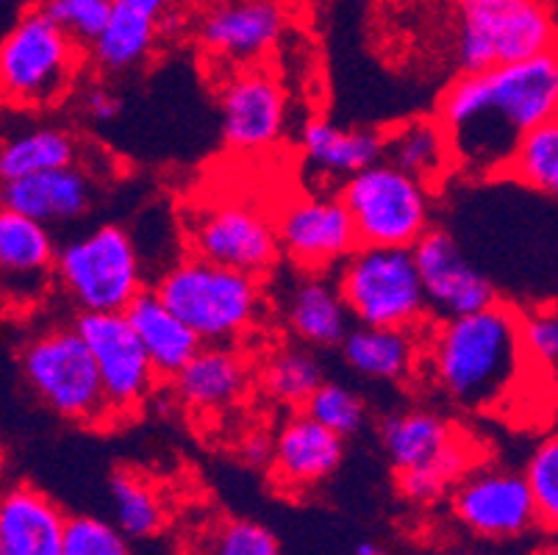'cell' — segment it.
<instances>
[{
	"mask_svg": "<svg viewBox=\"0 0 558 555\" xmlns=\"http://www.w3.org/2000/svg\"><path fill=\"white\" fill-rule=\"evenodd\" d=\"M556 50L500 68L464 73L445 89L436 122L450 161L466 178H500L517 140L539 122L556 120Z\"/></svg>",
	"mask_w": 558,
	"mask_h": 555,
	"instance_id": "1",
	"label": "cell"
},
{
	"mask_svg": "<svg viewBox=\"0 0 558 555\" xmlns=\"http://www.w3.org/2000/svg\"><path fill=\"white\" fill-rule=\"evenodd\" d=\"M420 359L436 389L459 409H500L531 373L520 345V309L495 300L473 314L442 319Z\"/></svg>",
	"mask_w": 558,
	"mask_h": 555,
	"instance_id": "2",
	"label": "cell"
},
{
	"mask_svg": "<svg viewBox=\"0 0 558 555\" xmlns=\"http://www.w3.org/2000/svg\"><path fill=\"white\" fill-rule=\"evenodd\" d=\"M201 345H233L262 319V283L240 269L186 256L165 269L154 289Z\"/></svg>",
	"mask_w": 558,
	"mask_h": 555,
	"instance_id": "3",
	"label": "cell"
},
{
	"mask_svg": "<svg viewBox=\"0 0 558 555\" xmlns=\"http://www.w3.org/2000/svg\"><path fill=\"white\" fill-rule=\"evenodd\" d=\"M337 289L350 319L375 328L417 330L428 319V300L411 248H369L339 262Z\"/></svg>",
	"mask_w": 558,
	"mask_h": 555,
	"instance_id": "4",
	"label": "cell"
},
{
	"mask_svg": "<svg viewBox=\"0 0 558 555\" xmlns=\"http://www.w3.org/2000/svg\"><path fill=\"white\" fill-rule=\"evenodd\" d=\"M339 201L348 208L359 244L369 248H414L434 220L430 186L389 161H375L344 178Z\"/></svg>",
	"mask_w": 558,
	"mask_h": 555,
	"instance_id": "5",
	"label": "cell"
},
{
	"mask_svg": "<svg viewBox=\"0 0 558 555\" xmlns=\"http://www.w3.org/2000/svg\"><path fill=\"white\" fill-rule=\"evenodd\" d=\"M20 370L34 395L62 420L93 427L114 422L98 366L75 325L48 328L28 339L20 353Z\"/></svg>",
	"mask_w": 558,
	"mask_h": 555,
	"instance_id": "6",
	"label": "cell"
},
{
	"mask_svg": "<svg viewBox=\"0 0 558 555\" xmlns=\"http://www.w3.org/2000/svg\"><path fill=\"white\" fill-rule=\"evenodd\" d=\"M56 278L84 312H125L145 289L142 256L120 226H98L56 248Z\"/></svg>",
	"mask_w": 558,
	"mask_h": 555,
	"instance_id": "7",
	"label": "cell"
},
{
	"mask_svg": "<svg viewBox=\"0 0 558 555\" xmlns=\"http://www.w3.org/2000/svg\"><path fill=\"white\" fill-rule=\"evenodd\" d=\"M464 73L556 50V17L545 0H456Z\"/></svg>",
	"mask_w": 558,
	"mask_h": 555,
	"instance_id": "8",
	"label": "cell"
},
{
	"mask_svg": "<svg viewBox=\"0 0 558 555\" xmlns=\"http://www.w3.org/2000/svg\"><path fill=\"white\" fill-rule=\"evenodd\" d=\"M78 70V43L37 9L0 43V98L20 106H48L68 95Z\"/></svg>",
	"mask_w": 558,
	"mask_h": 555,
	"instance_id": "9",
	"label": "cell"
},
{
	"mask_svg": "<svg viewBox=\"0 0 558 555\" xmlns=\"http://www.w3.org/2000/svg\"><path fill=\"white\" fill-rule=\"evenodd\" d=\"M186 237L195 256L253 278L272 273L281 258L272 217L247 197L228 195L197 206L186 217Z\"/></svg>",
	"mask_w": 558,
	"mask_h": 555,
	"instance_id": "10",
	"label": "cell"
},
{
	"mask_svg": "<svg viewBox=\"0 0 558 555\" xmlns=\"http://www.w3.org/2000/svg\"><path fill=\"white\" fill-rule=\"evenodd\" d=\"M75 330L98 366L111 420L145 409L148 397L159 384V373L150 364L148 353L142 348L140 336L134 334L125 314L84 312L75 319Z\"/></svg>",
	"mask_w": 558,
	"mask_h": 555,
	"instance_id": "11",
	"label": "cell"
},
{
	"mask_svg": "<svg viewBox=\"0 0 558 555\" xmlns=\"http://www.w3.org/2000/svg\"><path fill=\"white\" fill-rule=\"evenodd\" d=\"M278 248L303 273H326L359 248L339 195L308 192L289 197L272 217Z\"/></svg>",
	"mask_w": 558,
	"mask_h": 555,
	"instance_id": "12",
	"label": "cell"
},
{
	"mask_svg": "<svg viewBox=\"0 0 558 555\" xmlns=\"http://www.w3.org/2000/svg\"><path fill=\"white\" fill-rule=\"evenodd\" d=\"M222 140L233 153L258 156L281 142L287 129V92L267 68L245 64L220 89Z\"/></svg>",
	"mask_w": 558,
	"mask_h": 555,
	"instance_id": "13",
	"label": "cell"
},
{
	"mask_svg": "<svg viewBox=\"0 0 558 555\" xmlns=\"http://www.w3.org/2000/svg\"><path fill=\"white\" fill-rule=\"evenodd\" d=\"M453 514L484 539H517L539 526L522 472L506 467H470L456 481Z\"/></svg>",
	"mask_w": 558,
	"mask_h": 555,
	"instance_id": "14",
	"label": "cell"
},
{
	"mask_svg": "<svg viewBox=\"0 0 558 555\" xmlns=\"http://www.w3.org/2000/svg\"><path fill=\"white\" fill-rule=\"evenodd\" d=\"M411 256L417 264L428 312L436 317H461L486 309L497 300V289L489 275L470 262L453 233L428 228L414 242Z\"/></svg>",
	"mask_w": 558,
	"mask_h": 555,
	"instance_id": "15",
	"label": "cell"
},
{
	"mask_svg": "<svg viewBox=\"0 0 558 555\" xmlns=\"http://www.w3.org/2000/svg\"><path fill=\"white\" fill-rule=\"evenodd\" d=\"M380 442L398 472L442 470L459 481L473 467V447L442 414L425 409L398 411L380 425Z\"/></svg>",
	"mask_w": 558,
	"mask_h": 555,
	"instance_id": "16",
	"label": "cell"
},
{
	"mask_svg": "<svg viewBox=\"0 0 558 555\" xmlns=\"http://www.w3.org/2000/svg\"><path fill=\"white\" fill-rule=\"evenodd\" d=\"M287 9L276 0H226L201 25V45L211 59L256 64L287 31Z\"/></svg>",
	"mask_w": 558,
	"mask_h": 555,
	"instance_id": "17",
	"label": "cell"
},
{
	"mask_svg": "<svg viewBox=\"0 0 558 555\" xmlns=\"http://www.w3.org/2000/svg\"><path fill=\"white\" fill-rule=\"evenodd\" d=\"M344 456V439L312 417L292 414L272 439L270 470L278 488L287 495H303L326 483L339 470Z\"/></svg>",
	"mask_w": 558,
	"mask_h": 555,
	"instance_id": "18",
	"label": "cell"
},
{
	"mask_svg": "<svg viewBox=\"0 0 558 555\" xmlns=\"http://www.w3.org/2000/svg\"><path fill=\"white\" fill-rule=\"evenodd\" d=\"M93 201V176L75 161L14 181H0V206L25 214L48 228L84 220Z\"/></svg>",
	"mask_w": 558,
	"mask_h": 555,
	"instance_id": "19",
	"label": "cell"
},
{
	"mask_svg": "<svg viewBox=\"0 0 558 555\" xmlns=\"http://www.w3.org/2000/svg\"><path fill=\"white\" fill-rule=\"evenodd\" d=\"M251 361L231 345H201L172 375V395L195 414H220L233 409L251 389Z\"/></svg>",
	"mask_w": 558,
	"mask_h": 555,
	"instance_id": "20",
	"label": "cell"
},
{
	"mask_svg": "<svg viewBox=\"0 0 558 555\" xmlns=\"http://www.w3.org/2000/svg\"><path fill=\"white\" fill-rule=\"evenodd\" d=\"M172 0H111L104 31L89 48L104 73H129L154 50L159 23Z\"/></svg>",
	"mask_w": 558,
	"mask_h": 555,
	"instance_id": "21",
	"label": "cell"
},
{
	"mask_svg": "<svg viewBox=\"0 0 558 555\" xmlns=\"http://www.w3.org/2000/svg\"><path fill=\"white\" fill-rule=\"evenodd\" d=\"M64 519L62 508L28 483L0 492V555H62Z\"/></svg>",
	"mask_w": 558,
	"mask_h": 555,
	"instance_id": "22",
	"label": "cell"
},
{
	"mask_svg": "<svg viewBox=\"0 0 558 555\" xmlns=\"http://www.w3.org/2000/svg\"><path fill=\"white\" fill-rule=\"evenodd\" d=\"M123 314L131 323V328H134V334L140 336L142 348L148 353L159 378H172L195 355V350L201 348V339L186 328L184 319L172 312L170 305L156 292L142 289L125 305Z\"/></svg>",
	"mask_w": 558,
	"mask_h": 555,
	"instance_id": "23",
	"label": "cell"
},
{
	"mask_svg": "<svg viewBox=\"0 0 558 555\" xmlns=\"http://www.w3.org/2000/svg\"><path fill=\"white\" fill-rule=\"evenodd\" d=\"M342 355L353 373L369 381L400 384L417 373L420 336L409 328H375L359 325L342 336Z\"/></svg>",
	"mask_w": 558,
	"mask_h": 555,
	"instance_id": "24",
	"label": "cell"
},
{
	"mask_svg": "<svg viewBox=\"0 0 558 555\" xmlns=\"http://www.w3.org/2000/svg\"><path fill=\"white\" fill-rule=\"evenodd\" d=\"M289 330L306 345L333 348L350 330V314L339 298L337 283L323 273H306L283 300Z\"/></svg>",
	"mask_w": 558,
	"mask_h": 555,
	"instance_id": "25",
	"label": "cell"
},
{
	"mask_svg": "<svg viewBox=\"0 0 558 555\" xmlns=\"http://www.w3.org/2000/svg\"><path fill=\"white\" fill-rule=\"evenodd\" d=\"M301 147L314 170L348 178L380 161L384 134L373 129H337L328 120H312L303 129Z\"/></svg>",
	"mask_w": 558,
	"mask_h": 555,
	"instance_id": "26",
	"label": "cell"
},
{
	"mask_svg": "<svg viewBox=\"0 0 558 555\" xmlns=\"http://www.w3.org/2000/svg\"><path fill=\"white\" fill-rule=\"evenodd\" d=\"M384 156L389 165L423 181L430 190L453 172L448 140L436 117H414L398 125L392 134L384 136Z\"/></svg>",
	"mask_w": 558,
	"mask_h": 555,
	"instance_id": "27",
	"label": "cell"
},
{
	"mask_svg": "<svg viewBox=\"0 0 558 555\" xmlns=\"http://www.w3.org/2000/svg\"><path fill=\"white\" fill-rule=\"evenodd\" d=\"M56 242L43 222L0 206V275H43L53 267Z\"/></svg>",
	"mask_w": 558,
	"mask_h": 555,
	"instance_id": "28",
	"label": "cell"
},
{
	"mask_svg": "<svg viewBox=\"0 0 558 555\" xmlns=\"http://www.w3.org/2000/svg\"><path fill=\"white\" fill-rule=\"evenodd\" d=\"M78 142L62 129H34L0 145V181L34 176L53 167L73 165Z\"/></svg>",
	"mask_w": 558,
	"mask_h": 555,
	"instance_id": "29",
	"label": "cell"
},
{
	"mask_svg": "<svg viewBox=\"0 0 558 555\" xmlns=\"http://www.w3.org/2000/svg\"><path fill=\"white\" fill-rule=\"evenodd\" d=\"M500 178L522 183L539 195L558 192V120H547L527 129L517 140Z\"/></svg>",
	"mask_w": 558,
	"mask_h": 555,
	"instance_id": "30",
	"label": "cell"
},
{
	"mask_svg": "<svg viewBox=\"0 0 558 555\" xmlns=\"http://www.w3.org/2000/svg\"><path fill=\"white\" fill-rule=\"evenodd\" d=\"M117 528L131 539H148L167 526L165 500L148 478L120 470L109 481Z\"/></svg>",
	"mask_w": 558,
	"mask_h": 555,
	"instance_id": "31",
	"label": "cell"
},
{
	"mask_svg": "<svg viewBox=\"0 0 558 555\" xmlns=\"http://www.w3.org/2000/svg\"><path fill=\"white\" fill-rule=\"evenodd\" d=\"M319 384H323V366L303 348L276 350L262 370L264 391L289 409H303Z\"/></svg>",
	"mask_w": 558,
	"mask_h": 555,
	"instance_id": "32",
	"label": "cell"
},
{
	"mask_svg": "<svg viewBox=\"0 0 558 555\" xmlns=\"http://www.w3.org/2000/svg\"><path fill=\"white\" fill-rule=\"evenodd\" d=\"M303 411L342 439L359 434L367 420V406L356 391L344 384H326V381L314 389Z\"/></svg>",
	"mask_w": 558,
	"mask_h": 555,
	"instance_id": "33",
	"label": "cell"
},
{
	"mask_svg": "<svg viewBox=\"0 0 558 555\" xmlns=\"http://www.w3.org/2000/svg\"><path fill=\"white\" fill-rule=\"evenodd\" d=\"M525 486L534 500L536 519L539 526L556 528L558 522V439L556 436H545L539 445L534 447L531 458H527Z\"/></svg>",
	"mask_w": 558,
	"mask_h": 555,
	"instance_id": "34",
	"label": "cell"
},
{
	"mask_svg": "<svg viewBox=\"0 0 558 555\" xmlns=\"http://www.w3.org/2000/svg\"><path fill=\"white\" fill-rule=\"evenodd\" d=\"M520 345L527 370L542 378L556 375L558 366V317L553 305H539L534 312H520Z\"/></svg>",
	"mask_w": 558,
	"mask_h": 555,
	"instance_id": "35",
	"label": "cell"
},
{
	"mask_svg": "<svg viewBox=\"0 0 558 555\" xmlns=\"http://www.w3.org/2000/svg\"><path fill=\"white\" fill-rule=\"evenodd\" d=\"M109 9L111 0H37V12L78 45H93L98 39Z\"/></svg>",
	"mask_w": 558,
	"mask_h": 555,
	"instance_id": "36",
	"label": "cell"
},
{
	"mask_svg": "<svg viewBox=\"0 0 558 555\" xmlns=\"http://www.w3.org/2000/svg\"><path fill=\"white\" fill-rule=\"evenodd\" d=\"M62 555H131V547L120 528L84 514L64 519Z\"/></svg>",
	"mask_w": 558,
	"mask_h": 555,
	"instance_id": "37",
	"label": "cell"
},
{
	"mask_svg": "<svg viewBox=\"0 0 558 555\" xmlns=\"http://www.w3.org/2000/svg\"><path fill=\"white\" fill-rule=\"evenodd\" d=\"M206 555H281L270 528L253 519H226L211 531Z\"/></svg>",
	"mask_w": 558,
	"mask_h": 555,
	"instance_id": "38",
	"label": "cell"
},
{
	"mask_svg": "<svg viewBox=\"0 0 558 555\" xmlns=\"http://www.w3.org/2000/svg\"><path fill=\"white\" fill-rule=\"evenodd\" d=\"M84 109H86V114L93 117V120L111 122L114 117H120V111H123V100H120V95H117V92H111L109 86L95 84L86 89Z\"/></svg>",
	"mask_w": 558,
	"mask_h": 555,
	"instance_id": "39",
	"label": "cell"
},
{
	"mask_svg": "<svg viewBox=\"0 0 558 555\" xmlns=\"http://www.w3.org/2000/svg\"><path fill=\"white\" fill-rule=\"evenodd\" d=\"M270 453H272V442L262 434L247 436L245 447H242V456L251 464H270Z\"/></svg>",
	"mask_w": 558,
	"mask_h": 555,
	"instance_id": "40",
	"label": "cell"
},
{
	"mask_svg": "<svg viewBox=\"0 0 558 555\" xmlns=\"http://www.w3.org/2000/svg\"><path fill=\"white\" fill-rule=\"evenodd\" d=\"M356 555H387V553H384V550H378V547H375V544L364 542V544H359Z\"/></svg>",
	"mask_w": 558,
	"mask_h": 555,
	"instance_id": "41",
	"label": "cell"
},
{
	"mask_svg": "<svg viewBox=\"0 0 558 555\" xmlns=\"http://www.w3.org/2000/svg\"><path fill=\"white\" fill-rule=\"evenodd\" d=\"M461 555H481V553H475V550H470V553H461Z\"/></svg>",
	"mask_w": 558,
	"mask_h": 555,
	"instance_id": "42",
	"label": "cell"
}]
</instances>
